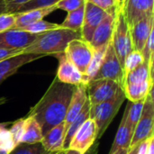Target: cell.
Masks as SVG:
<instances>
[{
  "label": "cell",
  "instance_id": "d6986e66",
  "mask_svg": "<svg viewBox=\"0 0 154 154\" xmlns=\"http://www.w3.org/2000/svg\"><path fill=\"white\" fill-rule=\"evenodd\" d=\"M57 10L56 5L49 6V7H41L35 8L21 13H14L15 14V24L14 29L16 30H23L25 27L38 22L43 20V18Z\"/></svg>",
  "mask_w": 154,
  "mask_h": 154
},
{
  "label": "cell",
  "instance_id": "681fc988",
  "mask_svg": "<svg viewBox=\"0 0 154 154\" xmlns=\"http://www.w3.org/2000/svg\"><path fill=\"white\" fill-rule=\"evenodd\" d=\"M51 154H65V151H61V152H54V153Z\"/></svg>",
  "mask_w": 154,
  "mask_h": 154
},
{
  "label": "cell",
  "instance_id": "bcb514c9",
  "mask_svg": "<svg viewBox=\"0 0 154 154\" xmlns=\"http://www.w3.org/2000/svg\"><path fill=\"white\" fill-rule=\"evenodd\" d=\"M9 125V123H0V132L3 130V129H5V128H6V126Z\"/></svg>",
  "mask_w": 154,
  "mask_h": 154
},
{
  "label": "cell",
  "instance_id": "9a60e30c",
  "mask_svg": "<svg viewBox=\"0 0 154 154\" xmlns=\"http://www.w3.org/2000/svg\"><path fill=\"white\" fill-rule=\"evenodd\" d=\"M59 60L56 78L59 81L72 86L84 84V76L80 71L66 58L64 53L56 55Z\"/></svg>",
  "mask_w": 154,
  "mask_h": 154
},
{
  "label": "cell",
  "instance_id": "277c9868",
  "mask_svg": "<svg viewBox=\"0 0 154 154\" xmlns=\"http://www.w3.org/2000/svg\"><path fill=\"white\" fill-rule=\"evenodd\" d=\"M111 43L123 67L125 58L132 51H134V48L130 33V27L121 9H119L116 16Z\"/></svg>",
  "mask_w": 154,
  "mask_h": 154
},
{
  "label": "cell",
  "instance_id": "4dcf8cb0",
  "mask_svg": "<svg viewBox=\"0 0 154 154\" xmlns=\"http://www.w3.org/2000/svg\"><path fill=\"white\" fill-rule=\"evenodd\" d=\"M86 1L97 5L100 9L104 10L107 14L112 15L114 17L116 16L117 12L119 11V9H121L117 0H86Z\"/></svg>",
  "mask_w": 154,
  "mask_h": 154
},
{
  "label": "cell",
  "instance_id": "5bb4252c",
  "mask_svg": "<svg viewBox=\"0 0 154 154\" xmlns=\"http://www.w3.org/2000/svg\"><path fill=\"white\" fill-rule=\"evenodd\" d=\"M44 56L32 53H20L0 61V85L9 77L17 72L23 65Z\"/></svg>",
  "mask_w": 154,
  "mask_h": 154
},
{
  "label": "cell",
  "instance_id": "8d00e7d4",
  "mask_svg": "<svg viewBox=\"0 0 154 154\" xmlns=\"http://www.w3.org/2000/svg\"><path fill=\"white\" fill-rule=\"evenodd\" d=\"M15 24V14L4 13L0 14V33L14 29Z\"/></svg>",
  "mask_w": 154,
  "mask_h": 154
},
{
  "label": "cell",
  "instance_id": "d590c367",
  "mask_svg": "<svg viewBox=\"0 0 154 154\" xmlns=\"http://www.w3.org/2000/svg\"><path fill=\"white\" fill-rule=\"evenodd\" d=\"M86 2V0H60L56 4V7L69 13L85 5Z\"/></svg>",
  "mask_w": 154,
  "mask_h": 154
},
{
  "label": "cell",
  "instance_id": "cb8c5ba5",
  "mask_svg": "<svg viewBox=\"0 0 154 154\" xmlns=\"http://www.w3.org/2000/svg\"><path fill=\"white\" fill-rule=\"evenodd\" d=\"M90 107L91 105L88 99L87 103L83 106L81 112L79 114V116L74 119V121L68 126L66 129V134H65V139H64V144H63V151L68 150L69 144L70 140L72 139L73 135L76 134L78 129L83 125V123L89 118V114H90Z\"/></svg>",
  "mask_w": 154,
  "mask_h": 154
},
{
  "label": "cell",
  "instance_id": "2e32d148",
  "mask_svg": "<svg viewBox=\"0 0 154 154\" xmlns=\"http://www.w3.org/2000/svg\"><path fill=\"white\" fill-rule=\"evenodd\" d=\"M88 101V93H87V85L81 84L77 86L72 97L69 101V105L67 110V114L64 119L65 128L67 129L68 126L74 121V119L79 116L81 112L83 106Z\"/></svg>",
  "mask_w": 154,
  "mask_h": 154
},
{
  "label": "cell",
  "instance_id": "4fadbf2b",
  "mask_svg": "<svg viewBox=\"0 0 154 154\" xmlns=\"http://www.w3.org/2000/svg\"><path fill=\"white\" fill-rule=\"evenodd\" d=\"M154 14L143 17L130 27L133 48L134 51H142L150 34L154 31Z\"/></svg>",
  "mask_w": 154,
  "mask_h": 154
},
{
  "label": "cell",
  "instance_id": "d4e9b609",
  "mask_svg": "<svg viewBox=\"0 0 154 154\" xmlns=\"http://www.w3.org/2000/svg\"><path fill=\"white\" fill-rule=\"evenodd\" d=\"M106 47L107 46L94 49L92 60L88 67L86 74L84 75V84L85 85H87L90 80H92L94 79V77L97 75V71L99 70V68L102 64V61H103V59H104V56L106 53Z\"/></svg>",
  "mask_w": 154,
  "mask_h": 154
},
{
  "label": "cell",
  "instance_id": "8992f818",
  "mask_svg": "<svg viewBox=\"0 0 154 154\" xmlns=\"http://www.w3.org/2000/svg\"><path fill=\"white\" fill-rule=\"evenodd\" d=\"M94 48L89 42L82 38H78L70 41L67 45L64 54L66 58L80 71L84 76L88 67L92 60Z\"/></svg>",
  "mask_w": 154,
  "mask_h": 154
},
{
  "label": "cell",
  "instance_id": "6da1fadb",
  "mask_svg": "<svg viewBox=\"0 0 154 154\" xmlns=\"http://www.w3.org/2000/svg\"><path fill=\"white\" fill-rule=\"evenodd\" d=\"M76 87L64 84L55 78L42 98L30 109L27 116L35 118L43 134L55 125L64 122Z\"/></svg>",
  "mask_w": 154,
  "mask_h": 154
},
{
  "label": "cell",
  "instance_id": "52a82bcc",
  "mask_svg": "<svg viewBox=\"0 0 154 154\" xmlns=\"http://www.w3.org/2000/svg\"><path fill=\"white\" fill-rule=\"evenodd\" d=\"M122 91V87L110 79H92L87 84L88 99L91 106L111 100Z\"/></svg>",
  "mask_w": 154,
  "mask_h": 154
},
{
  "label": "cell",
  "instance_id": "9c48e42d",
  "mask_svg": "<svg viewBox=\"0 0 154 154\" xmlns=\"http://www.w3.org/2000/svg\"><path fill=\"white\" fill-rule=\"evenodd\" d=\"M96 140H97V128L95 122L88 118L73 135L68 149L85 154L92 148Z\"/></svg>",
  "mask_w": 154,
  "mask_h": 154
},
{
  "label": "cell",
  "instance_id": "7402d4cb",
  "mask_svg": "<svg viewBox=\"0 0 154 154\" xmlns=\"http://www.w3.org/2000/svg\"><path fill=\"white\" fill-rule=\"evenodd\" d=\"M153 89V80L140 84H125L123 86V91L125 98L131 102L144 100L151 90Z\"/></svg>",
  "mask_w": 154,
  "mask_h": 154
},
{
  "label": "cell",
  "instance_id": "f546056e",
  "mask_svg": "<svg viewBox=\"0 0 154 154\" xmlns=\"http://www.w3.org/2000/svg\"><path fill=\"white\" fill-rule=\"evenodd\" d=\"M59 27H60V24L51 23L49 21L41 20V21H38V22L25 27L23 31H25V32H28L30 33L38 35V34H41V33L45 32L47 31L53 30V29H56V28H59Z\"/></svg>",
  "mask_w": 154,
  "mask_h": 154
},
{
  "label": "cell",
  "instance_id": "8fae6325",
  "mask_svg": "<svg viewBox=\"0 0 154 154\" xmlns=\"http://www.w3.org/2000/svg\"><path fill=\"white\" fill-rule=\"evenodd\" d=\"M37 38L36 34L23 30L12 29L0 33V48L6 50L23 51Z\"/></svg>",
  "mask_w": 154,
  "mask_h": 154
},
{
  "label": "cell",
  "instance_id": "4316f807",
  "mask_svg": "<svg viewBox=\"0 0 154 154\" xmlns=\"http://www.w3.org/2000/svg\"><path fill=\"white\" fill-rule=\"evenodd\" d=\"M143 103H144V100H140L136 102L129 101L126 106V108H125L126 123L133 131H134V128L141 117L143 107Z\"/></svg>",
  "mask_w": 154,
  "mask_h": 154
},
{
  "label": "cell",
  "instance_id": "f1b7e54d",
  "mask_svg": "<svg viewBox=\"0 0 154 154\" xmlns=\"http://www.w3.org/2000/svg\"><path fill=\"white\" fill-rule=\"evenodd\" d=\"M8 154H51L46 152L41 143H20Z\"/></svg>",
  "mask_w": 154,
  "mask_h": 154
},
{
  "label": "cell",
  "instance_id": "ffe728a7",
  "mask_svg": "<svg viewBox=\"0 0 154 154\" xmlns=\"http://www.w3.org/2000/svg\"><path fill=\"white\" fill-rule=\"evenodd\" d=\"M133 135H134V131L130 128V126L126 123V112L125 110L123 118L121 120L119 128L117 130L116 135L115 137L109 154L114 153L115 152L120 149H129Z\"/></svg>",
  "mask_w": 154,
  "mask_h": 154
},
{
  "label": "cell",
  "instance_id": "c3c4849f",
  "mask_svg": "<svg viewBox=\"0 0 154 154\" xmlns=\"http://www.w3.org/2000/svg\"><path fill=\"white\" fill-rule=\"evenodd\" d=\"M5 101H6V99H5V98L1 97V98H0V106H1V105H3Z\"/></svg>",
  "mask_w": 154,
  "mask_h": 154
},
{
  "label": "cell",
  "instance_id": "1f68e13d",
  "mask_svg": "<svg viewBox=\"0 0 154 154\" xmlns=\"http://www.w3.org/2000/svg\"><path fill=\"white\" fill-rule=\"evenodd\" d=\"M60 0H30L29 2L23 4L20 6V8L16 11V13H21L35 8H41V7H49V6H54Z\"/></svg>",
  "mask_w": 154,
  "mask_h": 154
},
{
  "label": "cell",
  "instance_id": "7c38bea8",
  "mask_svg": "<svg viewBox=\"0 0 154 154\" xmlns=\"http://www.w3.org/2000/svg\"><path fill=\"white\" fill-rule=\"evenodd\" d=\"M106 14H107L104 10L100 9L97 5L89 2H86L84 20L80 30L81 38L84 41L90 43L95 30L99 25L101 21L106 17Z\"/></svg>",
  "mask_w": 154,
  "mask_h": 154
},
{
  "label": "cell",
  "instance_id": "836d02e7",
  "mask_svg": "<svg viewBox=\"0 0 154 154\" xmlns=\"http://www.w3.org/2000/svg\"><path fill=\"white\" fill-rule=\"evenodd\" d=\"M15 146L16 145L11 136L9 130L6 128L3 129L0 132V151L9 153L14 149Z\"/></svg>",
  "mask_w": 154,
  "mask_h": 154
},
{
  "label": "cell",
  "instance_id": "ba28073f",
  "mask_svg": "<svg viewBox=\"0 0 154 154\" xmlns=\"http://www.w3.org/2000/svg\"><path fill=\"white\" fill-rule=\"evenodd\" d=\"M93 79H110L118 83L122 88L125 80L123 67L115 52L111 42L108 43L102 64Z\"/></svg>",
  "mask_w": 154,
  "mask_h": 154
},
{
  "label": "cell",
  "instance_id": "7bdbcfd3",
  "mask_svg": "<svg viewBox=\"0 0 154 154\" xmlns=\"http://www.w3.org/2000/svg\"><path fill=\"white\" fill-rule=\"evenodd\" d=\"M128 151H129V149H120V150L115 152L114 153L112 154H127Z\"/></svg>",
  "mask_w": 154,
  "mask_h": 154
},
{
  "label": "cell",
  "instance_id": "ac0fdd59",
  "mask_svg": "<svg viewBox=\"0 0 154 154\" xmlns=\"http://www.w3.org/2000/svg\"><path fill=\"white\" fill-rule=\"evenodd\" d=\"M115 20L116 17L106 14L101 21L99 25L95 30L90 42V45L94 49L107 46L111 42L115 27Z\"/></svg>",
  "mask_w": 154,
  "mask_h": 154
},
{
  "label": "cell",
  "instance_id": "44dd1931",
  "mask_svg": "<svg viewBox=\"0 0 154 154\" xmlns=\"http://www.w3.org/2000/svg\"><path fill=\"white\" fill-rule=\"evenodd\" d=\"M43 134L39 123L32 116L24 117V128L22 137V143H41Z\"/></svg>",
  "mask_w": 154,
  "mask_h": 154
},
{
  "label": "cell",
  "instance_id": "83f0119b",
  "mask_svg": "<svg viewBox=\"0 0 154 154\" xmlns=\"http://www.w3.org/2000/svg\"><path fill=\"white\" fill-rule=\"evenodd\" d=\"M144 62V59L143 56L142 54L141 51H132L127 57L125 60L124 62V66H123V69H124V74L125 77L131 72L132 70H134V69H136L138 66H140L141 64H143Z\"/></svg>",
  "mask_w": 154,
  "mask_h": 154
},
{
  "label": "cell",
  "instance_id": "f6af8a7d",
  "mask_svg": "<svg viewBox=\"0 0 154 154\" xmlns=\"http://www.w3.org/2000/svg\"><path fill=\"white\" fill-rule=\"evenodd\" d=\"M65 154H81V153H79V152H77V151L68 149V150H66V151H65Z\"/></svg>",
  "mask_w": 154,
  "mask_h": 154
},
{
  "label": "cell",
  "instance_id": "74e56055",
  "mask_svg": "<svg viewBox=\"0 0 154 154\" xmlns=\"http://www.w3.org/2000/svg\"><path fill=\"white\" fill-rule=\"evenodd\" d=\"M5 1L6 5V12L14 14L20 8L21 5L29 2L30 0H5Z\"/></svg>",
  "mask_w": 154,
  "mask_h": 154
},
{
  "label": "cell",
  "instance_id": "e0dca14e",
  "mask_svg": "<svg viewBox=\"0 0 154 154\" xmlns=\"http://www.w3.org/2000/svg\"><path fill=\"white\" fill-rule=\"evenodd\" d=\"M66 128L64 122L55 125L43 134L41 144L44 150L50 153H54L63 151V144L65 139Z\"/></svg>",
  "mask_w": 154,
  "mask_h": 154
},
{
  "label": "cell",
  "instance_id": "60d3db41",
  "mask_svg": "<svg viewBox=\"0 0 154 154\" xmlns=\"http://www.w3.org/2000/svg\"><path fill=\"white\" fill-rule=\"evenodd\" d=\"M147 154H154V136L151 138L149 147H148V152Z\"/></svg>",
  "mask_w": 154,
  "mask_h": 154
},
{
  "label": "cell",
  "instance_id": "e575fe53",
  "mask_svg": "<svg viewBox=\"0 0 154 154\" xmlns=\"http://www.w3.org/2000/svg\"><path fill=\"white\" fill-rule=\"evenodd\" d=\"M153 35L154 32H152L150 34V36H149V38H148V40H147V42H146V43H145V45H144V47H143V51H141L142 54H143V56L144 61L147 62V63L149 64V66L151 67V69H153L154 53Z\"/></svg>",
  "mask_w": 154,
  "mask_h": 154
},
{
  "label": "cell",
  "instance_id": "5b68a950",
  "mask_svg": "<svg viewBox=\"0 0 154 154\" xmlns=\"http://www.w3.org/2000/svg\"><path fill=\"white\" fill-rule=\"evenodd\" d=\"M154 102L153 89L145 97L141 117L134 128L130 148L153 136Z\"/></svg>",
  "mask_w": 154,
  "mask_h": 154
},
{
  "label": "cell",
  "instance_id": "ee69618b",
  "mask_svg": "<svg viewBox=\"0 0 154 154\" xmlns=\"http://www.w3.org/2000/svg\"><path fill=\"white\" fill-rule=\"evenodd\" d=\"M136 152H137V145L129 148V151H128L127 154H136Z\"/></svg>",
  "mask_w": 154,
  "mask_h": 154
},
{
  "label": "cell",
  "instance_id": "b9f144b4",
  "mask_svg": "<svg viewBox=\"0 0 154 154\" xmlns=\"http://www.w3.org/2000/svg\"><path fill=\"white\" fill-rule=\"evenodd\" d=\"M4 13H7V12H6L5 1V0H0V14H4Z\"/></svg>",
  "mask_w": 154,
  "mask_h": 154
},
{
  "label": "cell",
  "instance_id": "f35d334b",
  "mask_svg": "<svg viewBox=\"0 0 154 154\" xmlns=\"http://www.w3.org/2000/svg\"><path fill=\"white\" fill-rule=\"evenodd\" d=\"M23 53V51H18V50H6V49H2L0 48V61L13 57L14 55Z\"/></svg>",
  "mask_w": 154,
  "mask_h": 154
},
{
  "label": "cell",
  "instance_id": "f907efd6",
  "mask_svg": "<svg viewBox=\"0 0 154 154\" xmlns=\"http://www.w3.org/2000/svg\"><path fill=\"white\" fill-rule=\"evenodd\" d=\"M0 154H8V153H6L5 152H2V151H0Z\"/></svg>",
  "mask_w": 154,
  "mask_h": 154
},
{
  "label": "cell",
  "instance_id": "484cf974",
  "mask_svg": "<svg viewBox=\"0 0 154 154\" xmlns=\"http://www.w3.org/2000/svg\"><path fill=\"white\" fill-rule=\"evenodd\" d=\"M84 14H85V5L74 11L69 12L67 17L60 24V26L71 31L80 32L83 24V20H84Z\"/></svg>",
  "mask_w": 154,
  "mask_h": 154
},
{
  "label": "cell",
  "instance_id": "603a6c76",
  "mask_svg": "<svg viewBox=\"0 0 154 154\" xmlns=\"http://www.w3.org/2000/svg\"><path fill=\"white\" fill-rule=\"evenodd\" d=\"M153 80V69H151L147 62H143L136 69L129 72L124 80V85L125 84H140L147 81Z\"/></svg>",
  "mask_w": 154,
  "mask_h": 154
},
{
  "label": "cell",
  "instance_id": "ab89813d",
  "mask_svg": "<svg viewBox=\"0 0 154 154\" xmlns=\"http://www.w3.org/2000/svg\"><path fill=\"white\" fill-rule=\"evenodd\" d=\"M153 136H152V137H153ZM151 138H149L147 140H144V141L141 142L139 144H137V152H136V154H147Z\"/></svg>",
  "mask_w": 154,
  "mask_h": 154
},
{
  "label": "cell",
  "instance_id": "d6a6232c",
  "mask_svg": "<svg viewBox=\"0 0 154 154\" xmlns=\"http://www.w3.org/2000/svg\"><path fill=\"white\" fill-rule=\"evenodd\" d=\"M23 128H24V117L20 118V119L16 120L15 122H14L12 124L11 128L9 129V132L11 134V136H12L15 145L22 143Z\"/></svg>",
  "mask_w": 154,
  "mask_h": 154
},
{
  "label": "cell",
  "instance_id": "3957f363",
  "mask_svg": "<svg viewBox=\"0 0 154 154\" xmlns=\"http://www.w3.org/2000/svg\"><path fill=\"white\" fill-rule=\"evenodd\" d=\"M125 100V96L124 91H122L111 100L91 106L89 118L92 119L97 125V140L103 136L109 125L117 115Z\"/></svg>",
  "mask_w": 154,
  "mask_h": 154
},
{
  "label": "cell",
  "instance_id": "30bf717a",
  "mask_svg": "<svg viewBox=\"0 0 154 154\" xmlns=\"http://www.w3.org/2000/svg\"><path fill=\"white\" fill-rule=\"evenodd\" d=\"M129 26L154 14V0H125L121 8Z\"/></svg>",
  "mask_w": 154,
  "mask_h": 154
},
{
  "label": "cell",
  "instance_id": "7dc6e473",
  "mask_svg": "<svg viewBox=\"0 0 154 154\" xmlns=\"http://www.w3.org/2000/svg\"><path fill=\"white\" fill-rule=\"evenodd\" d=\"M117 2H118V4H119V5H120V8H122V6H123V4H124L125 0H117Z\"/></svg>",
  "mask_w": 154,
  "mask_h": 154
},
{
  "label": "cell",
  "instance_id": "7a4b0ae2",
  "mask_svg": "<svg viewBox=\"0 0 154 154\" xmlns=\"http://www.w3.org/2000/svg\"><path fill=\"white\" fill-rule=\"evenodd\" d=\"M78 38H81L79 32L71 31L60 26L38 34L36 40L30 46L25 48L23 53L56 56L64 53L69 42Z\"/></svg>",
  "mask_w": 154,
  "mask_h": 154
}]
</instances>
